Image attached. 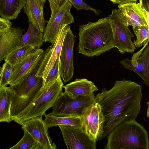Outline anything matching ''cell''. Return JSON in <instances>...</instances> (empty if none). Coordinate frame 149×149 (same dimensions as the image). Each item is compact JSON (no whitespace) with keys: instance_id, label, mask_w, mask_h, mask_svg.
I'll return each mask as SVG.
<instances>
[{"instance_id":"31","label":"cell","mask_w":149,"mask_h":149,"mask_svg":"<svg viewBox=\"0 0 149 149\" xmlns=\"http://www.w3.org/2000/svg\"><path fill=\"white\" fill-rule=\"evenodd\" d=\"M64 0H48L49 5L50 9L52 10L60 6Z\"/></svg>"},{"instance_id":"21","label":"cell","mask_w":149,"mask_h":149,"mask_svg":"<svg viewBox=\"0 0 149 149\" xmlns=\"http://www.w3.org/2000/svg\"><path fill=\"white\" fill-rule=\"evenodd\" d=\"M13 95L10 86L0 87V123L13 121L10 113Z\"/></svg>"},{"instance_id":"22","label":"cell","mask_w":149,"mask_h":149,"mask_svg":"<svg viewBox=\"0 0 149 149\" xmlns=\"http://www.w3.org/2000/svg\"><path fill=\"white\" fill-rule=\"evenodd\" d=\"M44 122L48 127L57 126H70L82 128V117L55 116L51 113L45 114Z\"/></svg>"},{"instance_id":"20","label":"cell","mask_w":149,"mask_h":149,"mask_svg":"<svg viewBox=\"0 0 149 149\" xmlns=\"http://www.w3.org/2000/svg\"><path fill=\"white\" fill-rule=\"evenodd\" d=\"M26 0H0V16L9 20L17 18Z\"/></svg>"},{"instance_id":"18","label":"cell","mask_w":149,"mask_h":149,"mask_svg":"<svg viewBox=\"0 0 149 149\" xmlns=\"http://www.w3.org/2000/svg\"><path fill=\"white\" fill-rule=\"evenodd\" d=\"M42 49H35L33 52L21 62L12 66L9 85H13L20 81L32 68L39 56L43 52Z\"/></svg>"},{"instance_id":"33","label":"cell","mask_w":149,"mask_h":149,"mask_svg":"<svg viewBox=\"0 0 149 149\" xmlns=\"http://www.w3.org/2000/svg\"><path fill=\"white\" fill-rule=\"evenodd\" d=\"M113 4H121L135 2L137 0H109Z\"/></svg>"},{"instance_id":"25","label":"cell","mask_w":149,"mask_h":149,"mask_svg":"<svg viewBox=\"0 0 149 149\" xmlns=\"http://www.w3.org/2000/svg\"><path fill=\"white\" fill-rule=\"evenodd\" d=\"M132 29L136 36V39L134 42L135 47H140L149 41V26L143 25L132 27Z\"/></svg>"},{"instance_id":"32","label":"cell","mask_w":149,"mask_h":149,"mask_svg":"<svg viewBox=\"0 0 149 149\" xmlns=\"http://www.w3.org/2000/svg\"><path fill=\"white\" fill-rule=\"evenodd\" d=\"M142 7L149 12V0H139Z\"/></svg>"},{"instance_id":"30","label":"cell","mask_w":149,"mask_h":149,"mask_svg":"<svg viewBox=\"0 0 149 149\" xmlns=\"http://www.w3.org/2000/svg\"><path fill=\"white\" fill-rule=\"evenodd\" d=\"M12 23L10 20L0 17V32H4L12 26Z\"/></svg>"},{"instance_id":"19","label":"cell","mask_w":149,"mask_h":149,"mask_svg":"<svg viewBox=\"0 0 149 149\" xmlns=\"http://www.w3.org/2000/svg\"><path fill=\"white\" fill-rule=\"evenodd\" d=\"M63 88L65 89L64 93L73 99L89 95L98 90L94 83L85 78L76 79L73 81L63 86Z\"/></svg>"},{"instance_id":"6","label":"cell","mask_w":149,"mask_h":149,"mask_svg":"<svg viewBox=\"0 0 149 149\" xmlns=\"http://www.w3.org/2000/svg\"><path fill=\"white\" fill-rule=\"evenodd\" d=\"M96 101L94 93L73 99L63 92L55 102L51 113L56 116L81 117L87 109Z\"/></svg>"},{"instance_id":"29","label":"cell","mask_w":149,"mask_h":149,"mask_svg":"<svg viewBox=\"0 0 149 149\" xmlns=\"http://www.w3.org/2000/svg\"><path fill=\"white\" fill-rule=\"evenodd\" d=\"M77 10H90L94 12L95 14L98 15L101 11L93 8L84 2L82 0H68Z\"/></svg>"},{"instance_id":"27","label":"cell","mask_w":149,"mask_h":149,"mask_svg":"<svg viewBox=\"0 0 149 149\" xmlns=\"http://www.w3.org/2000/svg\"><path fill=\"white\" fill-rule=\"evenodd\" d=\"M60 59H57L43 81L42 88H45L55 82L60 75L59 70Z\"/></svg>"},{"instance_id":"7","label":"cell","mask_w":149,"mask_h":149,"mask_svg":"<svg viewBox=\"0 0 149 149\" xmlns=\"http://www.w3.org/2000/svg\"><path fill=\"white\" fill-rule=\"evenodd\" d=\"M72 6L68 0H64L60 6L51 10L50 18L43 32L44 42L53 44L61 30L74 22V17L70 11Z\"/></svg>"},{"instance_id":"8","label":"cell","mask_w":149,"mask_h":149,"mask_svg":"<svg viewBox=\"0 0 149 149\" xmlns=\"http://www.w3.org/2000/svg\"><path fill=\"white\" fill-rule=\"evenodd\" d=\"M108 17L113 31L114 48H117L121 54L133 53L136 49L132 40L134 36L121 17L118 9L113 10Z\"/></svg>"},{"instance_id":"28","label":"cell","mask_w":149,"mask_h":149,"mask_svg":"<svg viewBox=\"0 0 149 149\" xmlns=\"http://www.w3.org/2000/svg\"><path fill=\"white\" fill-rule=\"evenodd\" d=\"M12 65L5 62L1 67L2 74L0 80V87L9 85L12 70Z\"/></svg>"},{"instance_id":"14","label":"cell","mask_w":149,"mask_h":149,"mask_svg":"<svg viewBox=\"0 0 149 149\" xmlns=\"http://www.w3.org/2000/svg\"><path fill=\"white\" fill-rule=\"evenodd\" d=\"M118 7L121 17L127 26H149V12L143 8L139 2L119 4Z\"/></svg>"},{"instance_id":"34","label":"cell","mask_w":149,"mask_h":149,"mask_svg":"<svg viewBox=\"0 0 149 149\" xmlns=\"http://www.w3.org/2000/svg\"><path fill=\"white\" fill-rule=\"evenodd\" d=\"M147 110L146 115L149 118V101L147 103Z\"/></svg>"},{"instance_id":"16","label":"cell","mask_w":149,"mask_h":149,"mask_svg":"<svg viewBox=\"0 0 149 149\" xmlns=\"http://www.w3.org/2000/svg\"><path fill=\"white\" fill-rule=\"evenodd\" d=\"M46 0H26L23 8L28 21L38 30L43 32L47 23L44 18L43 9Z\"/></svg>"},{"instance_id":"35","label":"cell","mask_w":149,"mask_h":149,"mask_svg":"<svg viewBox=\"0 0 149 149\" xmlns=\"http://www.w3.org/2000/svg\"><path fill=\"white\" fill-rule=\"evenodd\" d=\"M1 61L0 60V80L1 79V74H2V70H1V67L0 66V62Z\"/></svg>"},{"instance_id":"1","label":"cell","mask_w":149,"mask_h":149,"mask_svg":"<svg viewBox=\"0 0 149 149\" xmlns=\"http://www.w3.org/2000/svg\"><path fill=\"white\" fill-rule=\"evenodd\" d=\"M142 87L137 83L123 79L117 80L109 90L106 88L95 96L105 118L101 140L117 126L136 119L141 112Z\"/></svg>"},{"instance_id":"15","label":"cell","mask_w":149,"mask_h":149,"mask_svg":"<svg viewBox=\"0 0 149 149\" xmlns=\"http://www.w3.org/2000/svg\"><path fill=\"white\" fill-rule=\"evenodd\" d=\"M21 128L29 132L45 149H56V146L49 137L48 127L42 118L37 117L24 122Z\"/></svg>"},{"instance_id":"24","label":"cell","mask_w":149,"mask_h":149,"mask_svg":"<svg viewBox=\"0 0 149 149\" xmlns=\"http://www.w3.org/2000/svg\"><path fill=\"white\" fill-rule=\"evenodd\" d=\"M34 49L30 45L20 44L13 48L4 60L12 66H14L24 60Z\"/></svg>"},{"instance_id":"17","label":"cell","mask_w":149,"mask_h":149,"mask_svg":"<svg viewBox=\"0 0 149 149\" xmlns=\"http://www.w3.org/2000/svg\"><path fill=\"white\" fill-rule=\"evenodd\" d=\"M24 29L11 26L4 32L0 37V60H4L7 56L16 46L20 44Z\"/></svg>"},{"instance_id":"36","label":"cell","mask_w":149,"mask_h":149,"mask_svg":"<svg viewBox=\"0 0 149 149\" xmlns=\"http://www.w3.org/2000/svg\"><path fill=\"white\" fill-rule=\"evenodd\" d=\"M4 32H0V37L1 36V35H2V34Z\"/></svg>"},{"instance_id":"5","label":"cell","mask_w":149,"mask_h":149,"mask_svg":"<svg viewBox=\"0 0 149 149\" xmlns=\"http://www.w3.org/2000/svg\"><path fill=\"white\" fill-rule=\"evenodd\" d=\"M63 84L59 75L57 80L49 86L41 88L35 97L23 110L13 119L22 125L29 119L42 117L46 111L52 107L58 97L63 92Z\"/></svg>"},{"instance_id":"13","label":"cell","mask_w":149,"mask_h":149,"mask_svg":"<svg viewBox=\"0 0 149 149\" xmlns=\"http://www.w3.org/2000/svg\"><path fill=\"white\" fill-rule=\"evenodd\" d=\"M148 41L140 50L133 54L131 59L126 58L119 61L125 68L138 74L147 87L149 86V46L144 49L148 45Z\"/></svg>"},{"instance_id":"37","label":"cell","mask_w":149,"mask_h":149,"mask_svg":"<svg viewBox=\"0 0 149 149\" xmlns=\"http://www.w3.org/2000/svg\"></svg>"},{"instance_id":"4","label":"cell","mask_w":149,"mask_h":149,"mask_svg":"<svg viewBox=\"0 0 149 149\" xmlns=\"http://www.w3.org/2000/svg\"><path fill=\"white\" fill-rule=\"evenodd\" d=\"M44 53V51L27 74L17 82L10 86L13 93L10 111L13 120L30 103L42 86L43 79L36 77V74Z\"/></svg>"},{"instance_id":"9","label":"cell","mask_w":149,"mask_h":149,"mask_svg":"<svg viewBox=\"0 0 149 149\" xmlns=\"http://www.w3.org/2000/svg\"><path fill=\"white\" fill-rule=\"evenodd\" d=\"M81 117L83 130L92 139L100 140L104 132L105 118L99 104L96 101L87 109Z\"/></svg>"},{"instance_id":"11","label":"cell","mask_w":149,"mask_h":149,"mask_svg":"<svg viewBox=\"0 0 149 149\" xmlns=\"http://www.w3.org/2000/svg\"><path fill=\"white\" fill-rule=\"evenodd\" d=\"M70 28L69 25L63 28L58 35L53 47L49 46L44 50V54L36 74V77L42 78L43 81L56 60L60 59L63 40Z\"/></svg>"},{"instance_id":"23","label":"cell","mask_w":149,"mask_h":149,"mask_svg":"<svg viewBox=\"0 0 149 149\" xmlns=\"http://www.w3.org/2000/svg\"><path fill=\"white\" fill-rule=\"evenodd\" d=\"M27 30L21 38V45H29L35 49H39L43 44V32L36 28L31 22L28 21Z\"/></svg>"},{"instance_id":"10","label":"cell","mask_w":149,"mask_h":149,"mask_svg":"<svg viewBox=\"0 0 149 149\" xmlns=\"http://www.w3.org/2000/svg\"><path fill=\"white\" fill-rule=\"evenodd\" d=\"M68 149H96V141L92 139L82 128L58 126Z\"/></svg>"},{"instance_id":"3","label":"cell","mask_w":149,"mask_h":149,"mask_svg":"<svg viewBox=\"0 0 149 149\" xmlns=\"http://www.w3.org/2000/svg\"><path fill=\"white\" fill-rule=\"evenodd\" d=\"M107 136L105 149H149L148 132L136 119L119 124Z\"/></svg>"},{"instance_id":"2","label":"cell","mask_w":149,"mask_h":149,"mask_svg":"<svg viewBox=\"0 0 149 149\" xmlns=\"http://www.w3.org/2000/svg\"><path fill=\"white\" fill-rule=\"evenodd\" d=\"M79 31V53L93 57L114 48L113 34L108 17L80 25Z\"/></svg>"},{"instance_id":"26","label":"cell","mask_w":149,"mask_h":149,"mask_svg":"<svg viewBox=\"0 0 149 149\" xmlns=\"http://www.w3.org/2000/svg\"><path fill=\"white\" fill-rule=\"evenodd\" d=\"M22 139L10 149H35L38 142L27 132L24 130Z\"/></svg>"},{"instance_id":"12","label":"cell","mask_w":149,"mask_h":149,"mask_svg":"<svg viewBox=\"0 0 149 149\" xmlns=\"http://www.w3.org/2000/svg\"><path fill=\"white\" fill-rule=\"evenodd\" d=\"M75 38L70 28L63 41L59 62V74L64 82L70 80L74 74L73 51Z\"/></svg>"}]
</instances>
